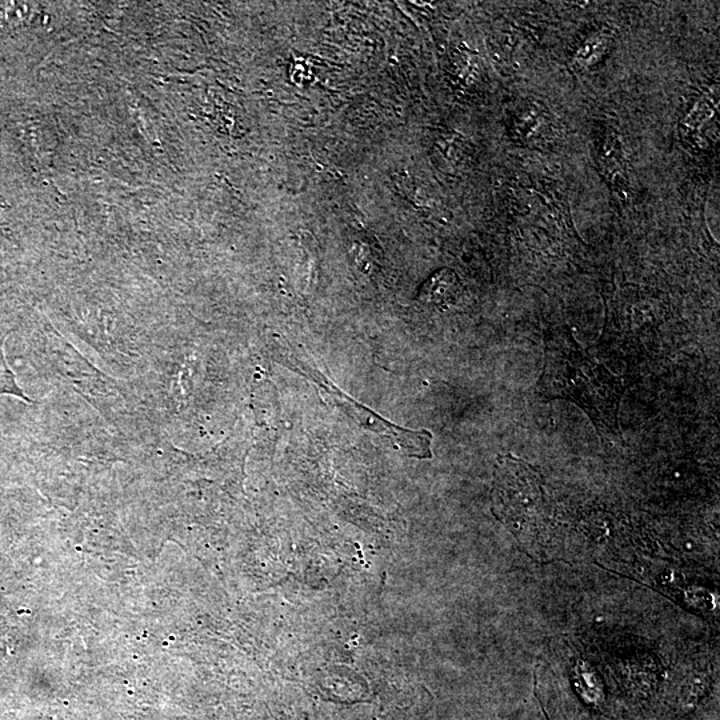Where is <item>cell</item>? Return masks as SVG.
Returning a JSON list of instances; mask_svg holds the SVG:
<instances>
[{"label":"cell","mask_w":720,"mask_h":720,"mask_svg":"<svg viewBox=\"0 0 720 720\" xmlns=\"http://www.w3.org/2000/svg\"><path fill=\"white\" fill-rule=\"evenodd\" d=\"M544 400H567L582 408L600 436H620L622 378L612 374L580 346L567 326L552 328L544 338V366L536 383Z\"/></svg>","instance_id":"cell-1"},{"label":"cell","mask_w":720,"mask_h":720,"mask_svg":"<svg viewBox=\"0 0 720 720\" xmlns=\"http://www.w3.org/2000/svg\"><path fill=\"white\" fill-rule=\"evenodd\" d=\"M494 482L495 514L512 534L527 543L546 519V492L531 464L515 456H499Z\"/></svg>","instance_id":"cell-2"},{"label":"cell","mask_w":720,"mask_h":720,"mask_svg":"<svg viewBox=\"0 0 720 720\" xmlns=\"http://www.w3.org/2000/svg\"><path fill=\"white\" fill-rule=\"evenodd\" d=\"M280 358L283 359V364H286V366L292 368L294 371L300 372V374L308 376V378L312 379V382L319 384L320 388H322L324 392H327L342 410L346 411L348 415H351L356 422L362 424L367 430L394 439L395 443L399 444L410 456H415V458L419 459L432 458V434L430 431H412L407 430V428L395 426V424L388 422V420L382 418V416L375 414L370 408L364 407L363 404L356 403V400L343 394L342 390H339L330 380L324 378L319 371H315L314 368L303 363L298 356L291 354V352L287 350H283Z\"/></svg>","instance_id":"cell-3"},{"label":"cell","mask_w":720,"mask_h":720,"mask_svg":"<svg viewBox=\"0 0 720 720\" xmlns=\"http://www.w3.org/2000/svg\"><path fill=\"white\" fill-rule=\"evenodd\" d=\"M2 394L16 395L28 402L27 396L23 394L18 384H16L15 375L12 374L10 367L7 366L6 358H4L3 355L2 344H0V395Z\"/></svg>","instance_id":"cell-4"}]
</instances>
